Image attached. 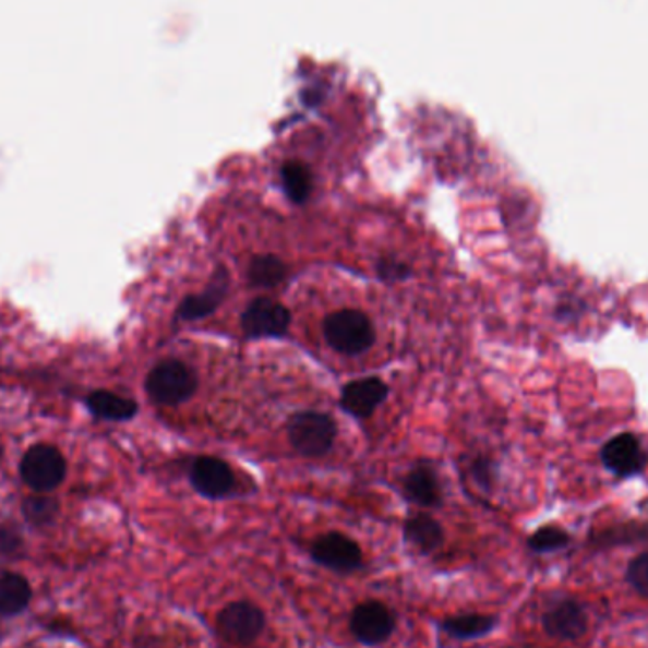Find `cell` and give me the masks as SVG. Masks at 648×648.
<instances>
[{"label": "cell", "mask_w": 648, "mask_h": 648, "mask_svg": "<svg viewBox=\"0 0 648 648\" xmlns=\"http://www.w3.org/2000/svg\"><path fill=\"white\" fill-rule=\"evenodd\" d=\"M287 436L298 454L317 459L331 452L338 436V427L324 411H296L288 418Z\"/></svg>", "instance_id": "6da1fadb"}, {"label": "cell", "mask_w": 648, "mask_h": 648, "mask_svg": "<svg viewBox=\"0 0 648 648\" xmlns=\"http://www.w3.org/2000/svg\"><path fill=\"white\" fill-rule=\"evenodd\" d=\"M326 344L341 355L364 353L374 346L375 328L367 313L359 310L334 311L323 323Z\"/></svg>", "instance_id": "7a4b0ae2"}, {"label": "cell", "mask_w": 648, "mask_h": 648, "mask_svg": "<svg viewBox=\"0 0 648 648\" xmlns=\"http://www.w3.org/2000/svg\"><path fill=\"white\" fill-rule=\"evenodd\" d=\"M200 385L194 368L180 360L169 359L152 368L146 375V393L161 406H179L195 395Z\"/></svg>", "instance_id": "3957f363"}, {"label": "cell", "mask_w": 648, "mask_h": 648, "mask_svg": "<svg viewBox=\"0 0 648 648\" xmlns=\"http://www.w3.org/2000/svg\"><path fill=\"white\" fill-rule=\"evenodd\" d=\"M20 475L31 490L36 493H48L59 488L65 480V457L61 455L58 447L50 444H36L23 455Z\"/></svg>", "instance_id": "277c9868"}, {"label": "cell", "mask_w": 648, "mask_h": 648, "mask_svg": "<svg viewBox=\"0 0 648 648\" xmlns=\"http://www.w3.org/2000/svg\"><path fill=\"white\" fill-rule=\"evenodd\" d=\"M266 627V614L251 601H233L216 614V632L231 645H251Z\"/></svg>", "instance_id": "5b68a950"}, {"label": "cell", "mask_w": 648, "mask_h": 648, "mask_svg": "<svg viewBox=\"0 0 648 648\" xmlns=\"http://www.w3.org/2000/svg\"><path fill=\"white\" fill-rule=\"evenodd\" d=\"M310 555L313 562L336 575H351L364 563L359 542L338 531L321 535L313 540Z\"/></svg>", "instance_id": "8992f818"}, {"label": "cell", "mask_w": 648, "mask_h": 648, "mask_svg": "<svg viewBox=\"0 0 648 648\" xmlns=\"http://www.w3.org/2000/svg\"><path fill=\"white\" fill-rule=\"evenodd\" d=\"M396 627L395 612L377 599L362 601L349 616V629L360 645L377 647L387 641Z\"/></svg>", "instance_id": "52a82bcc"}, {"label": "cell", "mask_w": 648, "mask_h": 648, "mask_svg": "<svg viewBox=\"0 0 648 648\" xmlns=\"http://www.w3.org/2000/svg\"><path fill=\"white\" fill-rule=\"evenodd\" d=\"M241 328L249 339L283 338L290 328V311L269 298H256L243 311Z\"/></svg>", "instance_id": "ba28073f"}, {"label": "cell", "mask_w": 648, "mask_h": 648, "mask_svg": "<svg viewBox=\"0 0 648 648\" xmlns=\"http://www.w3.org/2000/svg\"><path fill=\"white\" fill-rule=\"evenodd\" d=\"M190 483L202 497L216 501L230 497L236 490V476L228 463L218 457L203 455L190 467Z\"/></svg>", "instance_id": "9c48e42d"}, {"label": "cell", "mask_w": 648, "mask_h": 648, "mask_svg": "<svg viewBox=\"0 0 648 648\" xmlns=\"http://www.w3.org/2000/svg\"><path fill=\"white\" fill-rule=\"evenodd\" d=\"M389 396L387 383L380 377H360L347 383L339 395L341 410L357 419H368L374 416Z\"/></svg>", "instance_id": "30bf717a"}, {"label": "cell", "mask_w": 648, "mask_h": 648, "mask_svg": "<svg viewBox=\"0 0 648 648\" xmlns=\"http://www.w3.org/2000/svg\"><path fill=\"white\" fill-rule=\"evenodd\" d=\"M542 627L554 639L575 641L588 629V614L576 599L563 598L542 614Z\"/></svg>", "instance_id": "8fae6325"}, {"label": "cell", "mask_w": 648, "mask_h": 648, "mask_svg": "<svg viewBox=\"0 0 648 648\" xmlns=\"http://www.w3.org/2000/svg\"><path fill=\"white\" fill-rule=\"evenodd\" d=\"M601 461L614 475L627 478L647 467V454L643 452L641 442L626 432L607 442L601 449Z\"/></svg>", "instance_id": "7c38bea8"}, {"label": "cell", "mask_w": 648, "mask_h": 648, "mask_svg": "<svg viewBox=\"0 0 648 648\" xmlns=\"http://www.w3.org/2000/svg\"><path fill=\"white\" fill-rule=\"evenodd\" d=\"M228 292V272L223 266L215 269L207 288L200 295L187 296L177 310L179 321H200L213 315Z\"/></svg>", "instance_id": "4fadbf2b"}, {"label": "cell", "mask_w": 648, "mask_h": 648, "mask_svg": "<svg viewBox=\"0 0 648 648\" xmlns=\"http://www.w3.org/2000/svg\"><path fill=\"white\" fill-rule=\"evenodd\" d=\"M29 578L17 571L0 573V619L22 616L33 603Z\"/></svg>", "instance_id": "5bb4252c"}, {"label": "cell", "mask_w": 648, "mask_h": 648, "mask_svg": "<svg viewBox=\"0 0 648 648\" xmlns=\"http://www.w3.org/2000/svg\"><path fill=\"white\" fill-rule=\"evenodd\" d=\"M404 497L423 508H436L442 503L436 472L427 465L411 468L403 482Z\"/></svg>", "instance_id": "9a60e30c"}, {"label": "cell", "mask_w": 648, "mask_h": 648, "mask_svg": "<svg viewBox=\"0 0 648 648\" xmlns=\"http://www.w3.org/2000/svg\"><path fill=\"white\" fill-rule=\"evenodd\" d=\"M403 533L404 540L421 554H432L444 544V527L427 512H419L406 519Z\"/></svg>", "instance_id": "2e32d148"}, {"label": "cell", "mask_w": 648, "mask_h": 648, "mask_svg": "<svg viewBox=\"0 0 648 648\" xmlns=\"http://www.w3.org/2000/svg\"><path fill=\"white\" fill-rule=\"evenodd\" d=\"M497 627V616L491 614H478V612H467V614H455L440 622V629L449 635L452 639L459 641H472L491 634Z\"/></svg>", "instance_id": "e0dca14e"}, {"label": "cell", "mask_w": 648, "mask_h": 648, "mask_svg": "<svg viewBox=\"0 0 648 648\" xmlns=\"http://www.w3.org/2000/svg\"><path fill=\"white\" fill-rule=\"evenodd\" d=\"M87 408L94 411L97 418L108 419V421H128L135 418L139 406L131 398L116 395L110 391H95L87 396Z\"/></svg>", "instance_id": "ac0fdd59"}, {"label": "cell", "mask_w": 648, "mask_h": 648, "mask_svg": "<svg viewBox=\"0 0 648 648\" xmlns=\"http://www.w3.org/2000/svg\"><path fill=\"white\" fill-rule=\"evenodd\" d=\"M287 264L275 254H259L249 264V283L256 288H274L287 277Z\"/></svg>", "instance_id": "d6986e66"}, {"label": "cell", "mask_w": 648, "mask_h": 648, "mask_svg": "<svg viewBox=\"0 0 648 648\" xmlns=\"http://www.w3.org/2000/svg\"><path fill=\"white\" fill-rule=\"evenodd\" d=\"M283 188L290 202L303 205L310 200L313 190V177L310 167L300 161H288L281 169Z\"/></svg>", "instance_id": "ffe728a7"}, {"label": "cell", "mask_w": 648, "mask_h": 648, "mask_svg": "<svg viewBox=\"0 0 648 648\" xmlns=\"http://www.w3.org/2000/svg\"><path fill=\"white\" fill-rule=\"evenodd\" d=\"M22 514L25 521L36 529H43L56 521L59 514V503L46 493H36L25 499L22 504Z\"/></svg>", "instance_id": "44dd1931"}, {"label": "cell", "mask_w": 648, "mask_h": 648, "mask_svg": "<svg viewBox=\"0 0 648 648\" xmlns=\"http://www.w3.org/2000/svg\"><path fill=\"white\" fill-rule=\"evenodd\" d=\"M571 537L562 527L547 526L540 527L539 531H535L529 540L527 547L531 548L537 554H550V552H557L563 548L569 547Z\"/></svg>", "instance_id": "7402d4cb"}, {"label": "cell", "mask_w": 648, "mask_h": 648, "mask_svg": "<svg viewBox=\"0 0 648 648\" xmlns=\"http://www.w3.org/2000/svg\"><path fill=\"white\" fill-rule=\"evenodd\" d=\"M626 578L637 593L648 598V552L635 555L627 565Z\"/></svg>", "instance_id": "603a6c76"}, {"label": "cell", "mask_w": 648, "mask_h": 648, "mask_svg": "<svg viewBox=\"0 0 648 648\" xmlns=\"http://www.w3.org/2000/svg\"><path fill=\"white\" fill-rule=\"evenodd\" d=\"M377 275H380V279H382V281H404V279H408V277H410L411 267L408 266L406 262H400V260L385 256V259H380V262H377Z\"/></svg>", "instance_id": "cb8c5ba5"}, {"label": "cell", "mask_w": 648, "mask_h": 648, "mask_svg": "<svg viewBox=\"0 0 648 648\" xmlns=\"http://www.w3.org/2000/svg\"><path fill=\"white\" fill-rule=\"evenodd\" d=\"M22 552V533L14 526H0V557H17Z\"/></svg>", "instance_id": "d4e9b609"}, {"label": "cell", "mask_w": 648, "mask_h": 648, "mask_svg": "<svg viewBox=\"0 0 648 648\" xmlns=\"http://www.w3.org/2000/svg\"><path fill=\"white\" fill-rule=\"evenodd\" d=\"M475 478L476 482L480 483L482 488H490L491 485V467L488 461H476L475 463Z\"/></svg>", "instance_id": "484cf974"}, {"label": "cell", "mask_w": 648, "mask_h": 648, "mask_svg": "<svg viewBox=\"0 0 648 648\" xmlns=\"http://www.w3.org/2000/svg\"><path fill=\"white\" fill-rule=\"evenodd\" d=\"M4 639V629H2V622H0V643Z\"/></svg>", "instance_id": "4316f807"}, {"label": "cell", "mask_w": 648, "mask_h": 648, "mask_svg": "<svg viewBox=\"0 0 648 648\" xmlns=\"http://www.w3.org/2000/svg\"><path fill=\"white\" fill-rule=\"evenodd\" d=\"M23 648H36V647H23Z\"/></svg>", "instance_id": "83f0119b"}]
</instances>
